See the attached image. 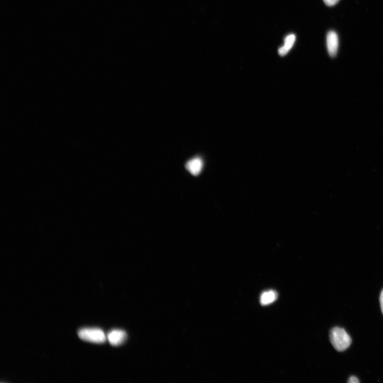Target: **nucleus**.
Segmentation results:
<instances>
[{"instance_id":"nucleus-1","label":"nucleus","mask_w":383,"mask_h":383,"mask_svg":"<svg viewBox=\"0 0 383 383\" xmlns=\"http://www.w3.org/2000/svg\"><path fill=\"white\" fill-rule=\"evenodd\" d=\"M330 337L332 346L339 352L345 351L352 344L351 338L344 329L334 328L330 332Z\"/></svg>"},{"instance_id":"nucleus-8","label":"nucleus","mask_w":383,"mask_h":383,"mask_svg":"<svg viewBox=\"0 0 383 383\" xmlns=\"http://www.w3.org/2000/svg\"><path fill=\"white\" fill-rule=\"evenodd\" d=\"M323 1L328 6H332L337 4L340 0H323Z\"/></svg>"},{"instance_id":"nucleus-3","label":"nucleus","mask_w":383,"mask_h":383,"mask_svg":"<svg viewBox=\"0 0 383 383\" xmlns=\"http://www.w3.org/2000/svg\"><path fill=\"white\" fill-rule=\"evenodd\" d=\"M127 338L126 333L120 330H114L109 333L107 339L109 343L114 346L123 344Z\"/></svg>"},{"instance_id":"nucleus-9","label":"nucleus","mask_w":383,"mask_h":383,"mask_svg":"<svg viewBox=\"0 0 383 383\" xmlns=\"http://www.w3.org/2000/svg\"><path fill=\"white\" fill-rule=\"evenodd\" d=\"M349 383H360V381L357 378L355 377H352L351 378H350L349 381Z\"/></svg>"},{"instance_id":"nucleus-7","label":"nucleus","mask_w":383,"mask_h":383,"mask_svg":"<svg viewBox=\"0 0 383 383\" xmlns=\"http://www.w3.org/2000/svg\"><path fill=\"white\" fill-rule=\"evenodd\" d=\"M296 37L295 34L288 35L285 38L284 45L279 49V53L281 56L287 55L292 48L296 42Z\"/></svg>"},{"instance_id":"nucleus-5","label":"nucleus","mask_w":383,"mask_h":383,"mask_svg":"<svg viewBox=\"0 0 383 383\" xmlns=\"http://www.w3.org/2000/svg\"><path fill=\"white\" fill-rule=\"evenodd\" d=\"M185 167L192 175L198 176L203 169V162L200 158H194L187 161Z\"/></svg>"},{"instance_id":"nucleus-2","label":"nucleus","mask_w":383,"mask_h":383,"mask_svg":"<svg viewBox=\"0 0 383 383\" xmlns=\"http://www.w3.org/2000/svg\"><path fill=\"white\" fill-rule=\"evenodd\" d=\"M79 338L85 341L95 344H103L106 341L104 332L97 328H85L80 329L78 332Z\"/></svg>"},{"instance_id":"nucleus-10","label":"nucleus","mask_w":383,"mask_h":383,"mask_svg":"<svg viewBox=\"0 0 383 383\" xmlns=\"http://www.w3.org/2000/svg\"><path fill=\"white\" fill-rule=\"evenodd\" d=\"M380 304L382 313L383 314V290H382L380 296Z\"/></svg>"},{"instance_id":"nucleus-6","label":"nucleus","mask_w":383,"mask_h":383,"mask_svg":"<svg viewBox=\"0 0 383 383\" xmlns=\"http://www.w3.org/2000/svg\"><path fill=\"white\" fill-rule=\"evenodd\" d=\"M278 297V293L274 290L265 291L260 296V303L264 306L270 305L274 303Z\"/></svg>"},{"instance_id":"nucleus-4","label":"nucleus","mask_w":383,"mask_h":383,"mask_svg":"<svg viewBox=\"0 0 383 383\" xmlns=\"http://www.w3.org/2000/svg\"><path fill=\"white\" fill-rule=\"evenodd\" d=\"M328 50L330 55L336 56L339 47V38L335 31H330L327 36Z\"/></svg>"}]
</instances>
